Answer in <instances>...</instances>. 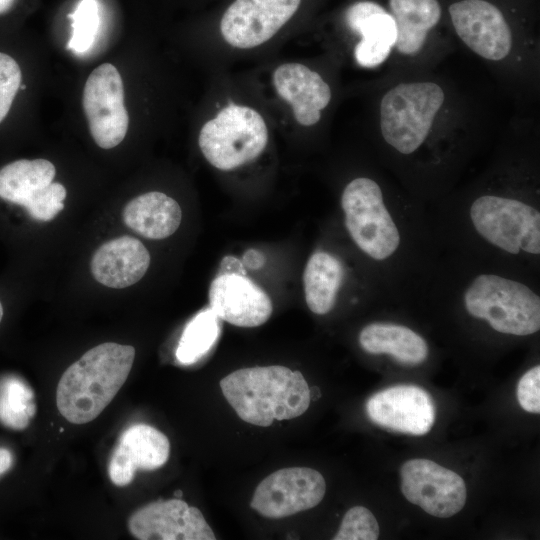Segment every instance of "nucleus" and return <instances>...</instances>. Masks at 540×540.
I'll use <instances>...</instances> for the list:
<instances>
[{"label": "nucleus", "instance_id": "obj_1", "mask_svg": "<svg viewBox=\"0 0 540 540\" xmlns=\"http://www.w3.org/2000/svg\"><path fill=\"white\" fill-rule=\"evenodd\" d=\"M134 358V347L114 342L88 350L59 380L56 403L61 415L72 424L94 420L125 383Z\"/></svg>", "mask_w": 540, "mask_h": 540}, {"label": "nucleus", "instance_id": "obj_2", "mask_svg": "<svg viewBox=\"0 0 540 540\" xmlns=\"http://www.w3.org/2000/svg\"><path fill=\"white\" fill-rule=\"evenodd\" d=\"M220 388L240 419L261 427L302 415L311 401L302 373L280 365L238 369L220 381Z\"/></svg>", "mask_w": 540, "mask_h": 540}, {"label": "nucleus", "instance_id": "obj_3", "mask_svg": "<svg viewBox=\"0 0 540 540\" xmlns=\"http://www.w3.org/2000/svg\"><path fill=\"white\" fill-rule=\"evenodd\" d=\"M466 312L496 332L528 336L540 329V296L527 284L496 273H479L462 293Z\"/></svg>", "mask_w": 540, "mask_h": 540}, {"label": "nucleus", "instance_id": "obj_4", "mask_svg": "<svg viewBox=\"0 0 540 540\" xmlns=\"http://www.w3.org/2000/svg\"><path fill=\"white\" fill-rule=\"evenodd\" d=\"M344 224L354 244L376 262H387L399 251L401 230L388 209L379 184L370 178L350 181L341 195Z\"/></svg>", "mask_w": 540, "mask_h": 540}, {"label": "nucleus", "instance_id": "obj_5", "mask_svg": "<svg viewBox=\"0 0 540 540\" xmlns=\"http://www.w3.org/2000/svg\"><path fill=\"white\" fill-rule=\"evenodd\" d=\"M469 220L486 243L510 255L540 254V212L508 196L486 194L470 204Z\"/></svg>", "mask_w": 540, "mask_h": 540}, {"label": "nucleus", "instance_id": "obj_6", "mask_svg": "<svg viewBox=\"0 0 540 540\" xmlns=\"http://www.w3.org/2000/svg\"><path fill=\"white\" fill-rule=\"evenodd\" d=\"M445 99L433 82L401 83L380 104V127L387 144L403 155L414 153L426 140Z\"/></svg>", "mask_w": 540, "mask_h": 540}, {"label": "nucleus", "instance_id": "obj_7", "mask_svg": "<svg viewBox=\"0 0 540 540\" xmlns=\"http://www.w3.org/2000/svg\"><path fill=\"white\" fill-rule=\"evenodd\" d=\"M268 142L263 117L253 108L229 103L201 128L200 150L215 168L228 171L256 159Z\"/></svg>", "mask_w": 540, "mask_h": 540}, {"label": "nucleus", "instance_id": "obj_8", "mask_svg": "<svg viewBox=\"0 0 540 540\" xmlns=\"http://www.w3.org/2000/svg\"><path fill=\"white\" fill-rule=\"evenodd\" d=\"M82 102L96 144L103 149L119 145L126 136L129 116L124 105L122 78L114 65L103 63L91 72Z\"/></svg>", "mask_w": 540, "mask_h": 540}, {"label": "nucleus", "instance_id": "obj_9", "mask_svg": "<svg viewBox=\"0 0 540 540\" xmlns=\"http://www.w3.org/2000/svg\"><path fill=\"white\" fill-rule=\"evenodd\" d=\"M326 482L320 472L307 467L277 470L256 487L250 506L265 518L279 519L317 506Z\"/></svg>", "mask_w": 540, "mask_h": 540}, {"label": "nucleus", "instance_id": "obj_10", "mask_svg": "<svg viewBox=\"0 0 540 540\" xmlns=\"http://www.w3.org/2000/svg\"><path fill=\"white\" fill-rule=\"evenodd\" d=\"M405 498L438 518L452 517L466 502V485L456 472L428 459H411L400 469Z\"/></svg>", "mask_w": 540, "mask_h": 540}, {"label": "nucleus", "instance_id": "obj_11", "mask_svg": "<svg viewBox=\"0 0 540 540\" xmlns=\"http://www.w3.org/2000/svg\"><path fill=\"white\" fill-rule=\"evenodd\" d=\"M300 2L301 0H236L221 19V34L233 47H257L280 30L295 14Z\"/></svg>", "mask_w": 540, "mask_h": 540}, {"label": "nucleus", "instance_id": "obj_12", "mask_svg": "<svg viewBox=\"0 0 540 540\" xmlns=\"http://www.w3.org/2000/svg\"><path fill=\"white\" fill-rule=\"evenodd\" d=\"M139 540H215L202 512L181 499L158 500L134 512L128 521Z\"/></svg>", "mask_w": 540, "mask_h": 540}, {"label": "nucleus", "instance_id": "obj_13", "mask_svg": "<svg viewBox=\"0 0 540 540\" xmlns=\"http://www.w3.org/2000/svg\"><path fill=\"white\" fill-rule=\"evenodd\" d=\"M457 35L474 53L502 60L512 47V33L501 11L484 0H462L449 7Z\"/></svg>", "mask_w": 540, "mask_h": 540}, {"label": "nucleus", "instance_id": "obj_14", "mask_svg": "<svg viewBox=\"0 0 540 540\" xmlns=\"http://www.w3.org/2000/svg\"><path fill=\"white\" fill-rule=\"evenodd\" d=\"M366 412L381 427L416 436L427 434L435 420L432 397L415 385H396L375 393L366 402Z\"/></svg>", "mask_w": 540, "mask_h": 540}, {"label": "nucleus", "instance_id": "obj_15", "mask_svg": "<svg viewBox=\"0 0 540 540\" xmlns=\"http://www.w3.org/2000/svg\"><path fill=\"white\" fill-rule=\"evenodd\" d=\"M210 308L223 321L238 327H257L271 316L273 305L256 283L237 273H220L210 284Z\"/></svg>", "mask_w": 540, "mask_h": 540}, {"label": "nucleus", "instance_id": "obj_16", "mask_svg": "<svg viewBox=\"0 0 540 540\" xmlns=\"http://www.w3.org/2000/svg\"><path fill=\"white\" fill-rule=\"evenodd\" d=\"M170 442L166 435L146 424H135L119 438L108 466L113 484L119 487L132 482L137 470L152 471L168 461Z\"/></svg>", "mask_w": 540, "mask_h": 540}, {"label": "nucleus", "instance_id": "obj_17", "mask_svg": "<svg viewBox=\"0 0 540 540\" xmlns=\"http://www.w3.org/2000/svg\"><path fill=\"white\" fill-rule=\"evenodd\" d=\"M273 85L278 95L293 109L296 121L312 126L321 118V111L331 100V89L315 71L300 63H285L273 72Z\"/></svg>", "mask_w": 540, "mask_h": 540}, {"label": "nucleus", "instance_id": "obj_18", "mask_svg": "<svg viewBox=\"0 0 540 540\" xmlns=\"http://www.w3.org/2000/svg\"><path fill=\"white\" fill-rule=\"evenodd\" d=\"M345 21L352 31L361 35L354 49L357 63L366 68L383 63L397 39L393 16L377 3L361 1L347 9Z\"/></svg>", "mask_w": 540, "mask_h": 540}, {"label": "nucleus", "instance_id": "obj_19", "mask_svg": "<svg viewBox=\"0 0 540 540\" xmlns=\"http://www.w3.org/2000/svg\"><path fill=\"white\" fill-rule=\"evenodd\" d=\"M150 254L143 243L132 236H121L102 244L91 259L96 281L110 288H126L147 272Z\"/></svg>", "mask_w": 540, "mask_h": 540}, {"label": "nucleus", "instance_id": "obj_20", "mask_svg": "<svg viewBox=\"0 0 540 540\" xmlns=\"http://www.w3.org/2000/svg\"><path fill=\"white\" fill-rule=\"evenodd\" d=\"M126 226L148 239H164L179 227L182 212L173 198L158 191L144 193L130 200L123 209Z\"/></svg>", "mask_w": 540, "mask_h": 540}, {"label": "nucleus", "instance_id": "obj_21", "mask_svg": "<svg viewBox=\"0 0 540 540\" xmlns=\"http://www.w3.org/2000/svg\"><path fill=\"white\" fill-rule=\"evenodd\" d=\"M361 348L372 355H389L403 365L415 366L428 356L425 339L411 328L394 323L374 322L359 333Z\"/></svg>", "mask_w": 540, "mask_h": 540}, {"label": "nucleus", "instance_id": "obj_22", "mask_svg": "<svg viewBox=\"0 0 540 540\" xmlns=\"http://www.w3.org/2000/svg\"><path fill=\"white\" fill-rule=\"evenodd\" d=\"M397 29L395 47L404 55H415L423 47L427 33L440 20L437 0H390Z\"/></svg>", "mask_w": 540, "mask_h": 540}, {"label": "nucleus", "instance_id": "obj_23", "mask_svg": "<svg viewBox=\"0 0 540 540\" xmlns=\"http://www.w3.org/2000/svg\"><path fill=\"white\" fill-rule=\"evenodd\" d=\"M344 274L342 262L329 252L318 250L310 256L304 269L303 284L311 312L325 315L333 309Z\"/></svg>", "mask_w": 540, "mask_h": 540}, {"label": "nucleus", "instance_id": "obj_24", "mask_svg": "<svg viewBox=\"0 0 540 540\" xmlns=\"http://www.w3.org/2000/svg\"><path fill=\"white\" fill-rule=\"evenodd\" d=\"M55 166L46 159H20L0 169V198L23 205L39 189L53 182Z\"/></svg>", "mask_w": 540, "mask_h": 540}, {"label": "nucleus", "instance_id": "obj_25", "mask_svg": "<svg viewBox=\"0 0 540 540\" xmlns=\"http://www.w3.org/2000/svg\"><path fill=\"white\" fill-rule=\"evenodd\" d=\"M219 333V318L211 308L201 311L184 329L176 350L177 359L183 364L196 362L212 348Z\"/></svg>", "mask_w": 540, "mask_h": 540}, {"label": "nucleus", "instance_id": "obj_26", "mask_svg": "<svg viewBox=\"0 0 540 540\" xmlns=\"http://www.w3.org/2000/svg\"><path fill=\"white\" fill-rule=\"evenodd\" d=\"M35 412L34 394L26 383L14 377L0 382V421L5 426L23 430Z\"/></svg>", "mask_w": 540, "mask_h": 540}, {"label": "nucleus", "instance_id": "obj_27", "mask_svg": "<svg viewBox=\"0 0 540 540\" xmlns=\"http://www.w3.org/2000/svg\"><path fill=\"white\" fill-rule=\"evenodd\" d=\"M69 17L72 20V36L67 47L75 53H84L94 43L99 30L97 0H81Z\"/></svg>", "mask_w": 540, "mask_h": 540}, {"label": "nucleus", "instance_id": "obj_28", "mask_svg": "<svg viewBox=\"0 0 540 540\" xmlns=\"http://www.w3.org/2000/svg\"><path fill=\"white\" fill-rule=\"evenodd\" d=\"M379 525L372 512L363 506H354L344 515L334 540H376Z\"/></svg>", "mask_w": 540, "mask_h": 540}, {"label": "nucleus", "instance_id": "obj_29", "mask_svg": "<svg viewBox=\"0 0 540 540\" xmlns=\"http://www.w3.org/2000/svg\"><path fill=\"white\" fill-rule=\"evenodd\" d=\"M66 194L62 184L51 182L35 192L22 206L32 218L49 221L64 209Z\"/></svg>", "mask_w": 540, "mask_h": 540}, {"label": "nucleus", "instance_id": "obj_30", "mask_svg": "<svg viewBox=\"0 0 540 540\" xmlns=\"http://www.w3.org/2000/svg\"><path fill=\"white\" fill-rule=\"evenodd\" d=\"M22 80L18 63L0 52V123L7 116Z\"/></svg>", "mask_w": 540, "mask_h": 540}, {"label": "nucleus", "instance_id": "obj_31", "mask_svg": "<svg viewBox=\"0 0 540 540\" xmlns=\"http://www.w3.org/2000/svg\"><path fill=\"white\" fill-rule=\"evenodd\" d=\"M517 399L520 406L527 412H540V366L528 370L517 385Z\"/></svg>", "mask_w": 540, "mask_h": 540}, {"label": "nucleus", "instance_id": "obj_32", "mask_svg": "<svg viewBox=\"0 0 540 540\" xmlns=\"http://www.w3.org/2000/svg\"><path fill=\"white\" fill-rule=\"evenodd\" d=\"M264 262L265 257L263 253L253 248L248 249L242 257L244 267L251 270L260 269L264 265Z\"/></svg>", "mask_w": 540, "mask_h": 540}, {"label": "nucleus", "instance_id": "obj_33", "mask_svg": "<svg viewBox=\"0 0 540 540\" xmlns=\"http://www.w3.org/2000/svg\"><path fill=\"white\" fill-rule=\"evenodd\" d=\"M221 273H237L246 275L245 267L242 261L234 256H225L221 261Z\"/></svg>", "mask_w": 540, "mask_h": 540}, {"label": "nucleus", "instance_id": "obj_34", "mask_svg": "<svg viewBox=\"0 0 540 540\" xmlns=\"http://www.w3.org/2000/svg\"><path fill=\"white\" fill-rule=\"evenodd\" d=\"M13 465V455L10 450L0 448V476L11 469Z\"/></svg>", "mask_w": 540, "mask_h": 540}, {"label": "nucleus", "instance_id": "obj_35", "mask_svg": "<svg viewBox=\"0 0 540 540\" xmlns=\"http://www.w3.org/2000/svg\"><path fill=\"white\" fill-rule=\"evenodd\" d=\"M15 0H0V15L11 9Z\"/></svg>", "mask_w": 540, "mask_h": 540}, {"label": "nucleus", "instance_id": "obj_36", "mask_svg": "<svg viewBox=\"0 0 540 540\" xmlns=\"http://www.w3.org/2000/svg\"><path fill=\"white\" fill-rule=\"evenodd\" d=\"M2 317H3V307H2V304L0 302V322L2 320Z\"/></svg>", "mask_w": 540, "mask_h": 540}, {"label": "nucleus", "instance_id": "obj_37", "mask_svg": "<svg viewBox=\"0 0 540 540\" xmlns=\"http://www.w3.org/2000/svg\"><path fill=\"white\" fill-rule=\"evenodd\" d=\"M175 495H182V492H181V491H177V492H175Z\"/></svg>", "mask_w": 540, "mask_h": 540}, {"label": "nucleus", "instance_id": "obj_38", "mask_svg": "<svg viewBox=\"0 0 540 540\" xmlns=\"http://www.w3.org/2000/svg\"><path fill=\"white\" fill-rule=\"evenodd\" d=\"M20 87H21V89H25V88H26V86L23 85V84H21Z\"/></svg>", "mask_w": 540, "mask_h": 540}]
</instances>
